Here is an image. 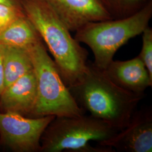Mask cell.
<instances>
[{
	"label": "cell",
	"instance_id": "1",
	"mask_svg": "<svg viewBox=\"0 0 152 152\" xmlns=\"http://www.w3.org/2000/svg\"><path fill=\"white\" fill-rule=\"evenodd\" d=\"M68 88L78 105L85 112L120 130L129 124L145 95L118 87L104 71L88 60L81 77Z\"/></svg>",
	"mask_w": 152,
	"mask_h": 152
},
{
	"label": "cell",
	"instance_id": "2",
	"mask_svg": "<svg viewBox=\"0 0 152 152\" xmlns=\"http://www.w3.org/2000/svg\"><path fill=\"white\" fill-rule=\"evenodd\" d=\"M21 3L25 15L53 55L65 85H72L86 69L87 50L72 36L46 0H21Z\"/></svg>",
	"mask_w": 152,
	"mask_h": 152
},
{
	"label": "cell",
	"instance_id": "3",
	"mask_svg": "<svg viewBox=\"0 0 152 152\" xmlns=\"http://www.w3.org/2000/svg\"><path fill=\"white\" fill-rule=\"evenodd\" d=\"M120 131L90 114L55 117L41 136L40 152H114L102 145Z\"/></svg>",
	"mask_w": 152,
	"mask_h": 152
},
{
	"label": "cell",
	"instance_id": "4",
	"mask_svg": "<svg viewBox=\"0 0 152 152\" xmlns=\"http://www.w3.org/2000/svg\"><path fill=\"white\" fill-rule=\"evenodd\" d=\"M152 16V1L130 16L88 23L76 31L75 38L92 50L94 64L104 71L117 51L130 39L142 34Z\"/></svg>",
	"mask_w": 152,
	"mask_h": 152
},
{
	"label": "cell",
	"instance_id": "5",
	"mask_svg": "<svg viewBox=\"0 0 152 152\" xmlns=\"http://www.w3.org/2000/svg\"><path fill=\"white\" fill-rule=\"evenodd\" d=\"M37 82V100L32 118L85 114L65 85L42 40L29 48Z\"/></svg>",
	"mask_w": 152,
	"mask_h": 152
},
{
	"label": "cell",
	"instance_id": "6",
	"mask_svg": "<svg viewBox=\"0 0 152 152\" xmlns=\"http://www.w3.org/2000/svg\"><path fill=\"white\" fill-rule=\"evenodd\" d=\"M55 117L31 118L0 112V145L12 152H40L41 136Z\"/></svg>",
	"mask_w": 152,
	"mask_h": 152
},
{
	"label": "cell",
	"instance_id": "7",
	"mask_svg": "<svg viewBox=\"0 0 152 152\" xmlns=\"http://www.w3.org/2000/svg\"><path fill=\"white\" fill-rule=\"evenodd\" d=\"M102 145L118 152H152V108L136 110L127 126Z\"/></svg>",
	"mask_w": 152,
	"mask_h": 152
},
{
	"label": "cell",
	"instance_id": "8",
	"mask_svg": "<svg viewBox=\"0 0 152 152\" xmlns=\"http://www.w3.org/2000/svg\"><path fill=\"white\" fill-rule=\"evenodd\" d=\"M71 32L91 22L112 19L98 0H46Z\"/></svg>",
	"mask_w": 152,
	"mask_h": 152
},
{
	"label": "cell",
	"instance_id": "9",
	"mask_svg": "<svg viewBox=\"0 0 152 152\" xmlns=\"http://www.w3.org/2000/svg\"><path fill=\"white\" fill-rule=\"evenodd\" d=\"M37 100V82L34 69L5 88L0 98L2 112L32 117Z\"/></svg>",
	"mask_w": 152,
	"mask_h": 152
},
{
	"label": "cell",
	"instance_id": "10",
	"mask_svg": "<svg viewBox=\"0 0 152 152\" xmlns=\"http://www.w3.org/2000/svg\"><path fill=\"white\" fill-rule=\"evenodd\" d=\"M104 72L114 84L129 92L145 95L152 87V78L138 56L126 61L113 60Z\"/></svg>",
	"mask_w": 152,
	"mask_h": 152
},
{
	"label": "cell",
	"instance_id": "11",
	"mask_svg": "<svg viewBox=\"0 0 152 152\" xmlns=\"http://www.w3.org/2000/svg\"><path fill=\"white\" fill-rule=\"evenodd\" d=\"M42 39L32 23L24 14L0 31V45L29 49Z\"/></svg>",
	"mask_w": 152,
	"mask_h": 152
},
{
	"label": "cell",
	"instance_id": "12",
	"mask_svg": "<svg viewBox=\"0 0 152 152\" xmlns=\"http://www.w3.org/2000/svg\"><path fill=\"white\" fill-rule=\"evenodd\" d=\"M5 87L33 69L28 49L2 45Z\"/></svg>",
	"mask_w": 152,
	"mask_h": 152
},
{
	"label": "cell",
	"instance_id": "13",
	"mask_svg": "<svg viewBox=\"0 0 152 152\" xmlns=\"http://www.w3.org/2000/svg\"><path fill=\"white\" fill-rule=\"evenodd\" d=\"M150 0H98L112 19L124 18L140 10Z\"/></svg>",
	"mask_w": 152,
	"mask_h": 152
},
{
	"label": "cell",
	"instance_id": "14",
	"mask_svg": "<svg viewBox=\"0 0 152 152\" xmlns=\"http://www.w3.org/2000/svg\"><path fill=\"white\" fill-rule=\"evenodd\" d=\"M142 44L141 51L138 55L147 68L152 78V29L149 26L142 33Z\"/></svg>",
	"mask_w": 152,
	"mask_h": 152
},
{
	"label": "cell",
	"instance_id": "15",
	"mask_svg": "<svg viewBox=\"0 0 152 152\" xmlns=\"http://www.w3.org/2000/svg\"><path fill=\"white\" fill-rule=\"evenodd\" d=\"M23 10L0 4V31L19 16L24 15Z\"/></svg>",
	"mask_w": 152,
	"mask_h": 152
},
{
	"label": "cell",
	"instance_id": "16",
	"mask_svg": "<svg viewBox=\"0 0 152 152\" xmlns=\"http://www.w3.org/2000/svg\"><path fill=\"white\" fill-rule=\"evenodd\" d=\"M5 88V81L2 61V45H0V98Z\"/></svg>",
	"mask_w": 152,
	"mask_h": 152
},
{
	"label": "cell",
	"instance_id": "17",
	"mask_svg": "<svg viewBox=\"0 0 152 152\" xmlns=\"http://www.w3.org/2000/svg\"><path fill=\"white\" fill-rule=\"evenodd\" d=\"M0 4L10 6L23 10L21 0H0Z\"/></svg>",
	"mask_w": 152,
	"mask_h": 152
}]
</instances>
